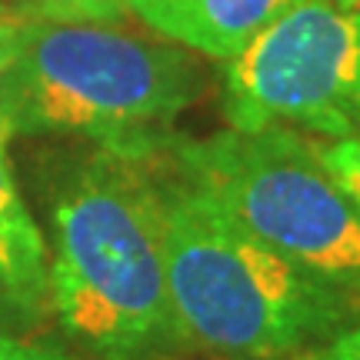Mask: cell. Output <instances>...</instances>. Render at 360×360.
<instances>
[{"label": "cell", "mask_w": 360, "mask_h": 360, "mask_svg": "<svg viewBox=\"0 0 360 360\" xmlns=\"http://www.w3.org/2000/svg\"><path fill=\"white\" fill-rule=\"evenodd\" d=\"M164 157L94 143L53 191L51 317L94 360L184 347L164 267Z\"/></svg>", "instance_id": "6da1fadb"}, {"label": "cell", "mask_w": 360, "mask_h": 360, "mask_svg": "<svg viewBox=\"0 0 360 360\" xmlns=\"http://www.w3.org/2000/svg\"><path fill=\"white\" fill-rule=\"evenodd\" d=\"M164 267L184 347L217 360H283L360 317L337 287L257 240L164 157Z\"/></svg>", "instance_id": "7a4b0ae2"}, {"label": "cell", "mask_w": 360, "mask_h": 360, "mask_svg": "<svg viewBox=\"0 0 360 360\" xmlns=\"http://www.w3.org/2000/svg\"><path fill=\"white\" fill-rule=\"evenodd\" d=\"M204 80L197 57L174 40L30 17L0 74V137H84L154 154L174 141V120L204 94Z\"/></svg>", "instance_id": "3957f363"}, {"label": "cell", "mask_w": 360, "mask_h": 360, "mask_svg": "<svg viewBox=\"0 0 360 360\" xmlns=\"http://www.w3.org/2000/svg\"><path fill=\"white\" fill-rule=\"evenodd\" d=\"M180 177L310 277L360 304V204L321 164L314 137L290 127L167 143Z\"/></svg>", "instance_id": "277c9868"}, {"label": "cell", "mask_w": 360, "mask_h": 360, "mask_svg": "<svg viewBox=\"0 0 360 360\" xmlns=\"http://www.w3.org/2000/svg\"><path fill=\"white\" fill-rule=\"evenodd\" d=\"M227 127L360 134V7L300 0L220 64Z\"/></svg>", "instance_id": "5b68a950"}, {"label": "cell", "mask_w": 360, "mask_h": 360, "mask_svg": "<svg viewBox=\"0 0 360 360\" xmlns=\"http://www.w3.org/2000/svg\"><path fill=\"white\" fill-rule=\"evenodd\" d=\"M0 290L40 321L51 314V250L17 187L4 137H0Z\"/></svg>", "instance_id": "8992f818"}, {"label": "cell", "mask_w": 360, "mask_h": 360, "mask_svg": "<svg viewBox=\"0 0 360 360\" xmlns=\"http://www.w3.org/2000/svg\"><path fill=\"white\" fill-rule=\"evenodd\" d=\"M300 0H180L157 37L210 60H231Z\"/></svg>", "instance_id": "52a82bcc"}, {"label": "cell", "mask_w": 360, "mask_h": 360, "mask_svg": "<svg viewBox=\"0 0 360 360\" xmlns=\"http://www.w3.org/2000/svg\"><path fill=\"white\" fill-rule=\"evenodd\" d=\"M37 20L57 24H120L127 4L124 0H17Z\"/></svg>", "instance_id": "ba28073f"}, {"label": "cell", "mask_w": 360, "mask_h": 360, "mask_svg": "<svg viewBox=\"0 0 360 360\" xmlns=\"http://www.w3.org/2000/svg\"><path fill=\"white\" fill-rule=\"evenodd\" d=\"M314 147H317L321 164L330 170V177L360 204V134L330 137V141L314 137Z\"/></svg>", "instance_id": "9c48e42d"}, {"label": "cell", "mask_w": 360, "mask_h": 360, "mask_svg": "<svg viewBox=\"0 0 360 360\" xmlns=\"http://www.w3.org/2000/svg\"><path fill=\"white\" fill-rule=\"evenodd\" d=\"M0 360H94L77 357L67 350L44 344V340H30L24 334H0Z\"/></svg>", "instance_id": "30bf717a"}, {"label": "cell", "mask_w": 360, "mask_h": 360, "mask_svg": "<svg viewBox=\"0 0 360 360\" xmlns=\"http://www.w3.org/2000/svg\"><path fill=\"white\" fill-rule=\"evenodd\" d=\"M300 360H360V317H354L344 330H337L327 344L300 354Z\"/></svg>", "instance_id": "8fae6325"}, {"label": "cell", "mask_w": 360, "mask_h": 360, "mask_svg": "<svg viewBox=\"0 0 360 360\" xmlns=\"http://www.w3.org/2000/svg\"><path fill=\"white\" fill-rule=\"evenodd\" d=\"M37 323L44 321L34 317L27 307H20L13 297H7L0 290V334H24V330H34Z\"/></svg>", "instance_id": "7c38bea8"}, {"label": "cell", "mask_w": 360, "mask_h": 360, "mask_svg": "<svg viewBox=\"0 0 360 360\" xmlns=\"http://www.w3.org/2000/svg\"><path fill=\"white\" fill-rule=\"evenodd\" d=\"M24 34H27L24 17H4L0 13V74L13 64V57H17L20 44H24Z\"/></svg>", "instance_id": "4fadbf2b"}, {"label": "cell", "mask_w": 360, "mask_h": 360, "mask_svg": "<svg viewBox=\"0 0 360 360\" xmlns=\"http://www.w3.org/2000/svg\"><path fill=\"white\" fill-rule=\"evenodd\" d=\"M124 4L141 24H147L154 34H160V27L167 24V17L174 13L180 0H124Z\"/></svg>", "instance_id": "5bb4252c"}, {"label": "cell", "mask_w": 360, "mask_h": 360, "mask_svg": "<svg viewBox=\"0 0 360 360\" xmlns=\"http://www.w3.org/2000/svg\"><path fill=\"white\" fill-rule=\"evenodd\" d=\"M330 4H340V7H360V0H330Z\"/></svg>", "instance_id": "9a60e30c"}]
</instances>
